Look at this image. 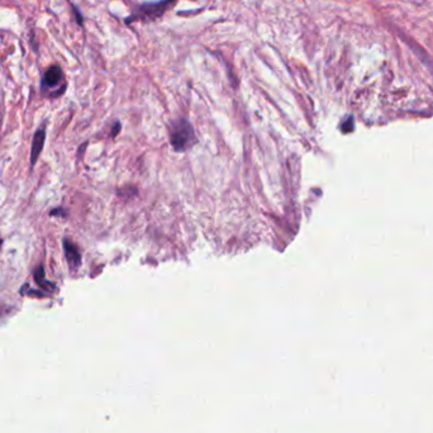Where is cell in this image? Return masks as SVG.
<instances>
[{"label":"cell","mask_w":433,"mask_h":433,"mask_svg":"<svg viewBox=\"0 0 433 433\" xmlns=\"http://www.w3.org/2000/svg\"><path fill=\"white\" fill-rule=\"evenodd\" d=\"M190 138H192L191 127H190L186 122L176 123V124L174 125L171 141H173V144L175 146V148H178V150H183V148H185V146H186L187 141H189Z\"/></svg>","instance_id":"2"},{"label":"cell","mask_w":433,"mask_h":433,"mask_svg":"<svg viewBox=\"0 0 433 433\" xmlns=\"http://www.w3.org/2000/svg\"><path fill=\"white\" fill-rule=\"evenodd\" d=\"M63 72L61 67L57 65L51 66L46 70L42 77V88L43 89H52L55 86L60 85V82L62 81Z\"/></svg>","instance_id":"3"},{"label":"cell","mask_w":433,"mask_h":433,"mask_svg":"<svg viewBox=\"0 0 433 433\" xmlns=\"http://www.w3.org/2000/svg\"><path fill=\"white\" fill-rule=\"evenodd\" d=\"M63 248H65V253H66V257H67L68 265H70L72 269L79 266L80 261H81V258H80L79 248H77L72 242H70V241L67 240L63 241Z\"/></svg>","instance_id":"5"},{"label":"cell","mask_w":433,"mask_h":433,"mask_svg":"<svg viewBox=\"0 0 433 433\" xmlns=\"http://www.w3.org/2000/svg\"><path fill=\"white\" fill-rule=\"evenodd\" d=\"M178 0H161V1H152V3H144L139 5L136 10L125 18V23L130 24L134 22L150 23L160 19L166 11L170 10Z\"/></svg>","instance_id":"1"},{"label":"cell","mask_w":433,"mask_h":433,"mask_svg":"<svg viewBox=\"0 0 433 433\" xmlns=\"http://www.w3.org/2000/svg\"><path fill=\"white\" fill-rule=\"evenodd\" d=\"M45 138H46V132L45 129H38L36 132L33 137V141H32V148H31V162L32 165H34L37 162L38 157H40L41 152L43 150V144H45Z\"/></svg>","instance_id":"4"},{"label":"cell","mask_w":433,"mask_h":433,"mask_svg":"<svg viewBox=\"0 0 433 433\" xmlns=\"http://www.w3.org/2000/svg\"><path fill=\"white\" fill-rule=\"evenodd\" d=\"M72 11H74L75 17H76V22H77V24H80V26H82V23H84V17H82V14H81V13H80L79 9H77L75 5H72Z\"/></svg>","instance_id":"7"},{"label":"cell","mask_w":433,"mask_h":433,"mask_svg":"<svg viewBox=\"0 0 433 433\" xmlns=\"http://www.w3.org/2000/svg\"><path fill=\"white\" fill-rule=\"evenodd\" d=\"M34 276H36V281H37V284H40L41 286L50 285V284H48L47 281L45 280V270H43L42 266H40L37 270H36V274H34Z\"/></svg>","instance_id":"6"}]
</instances>
